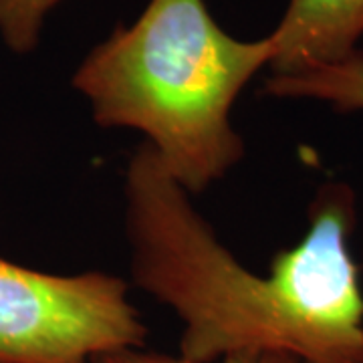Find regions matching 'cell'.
<instances>
[{"mask_svg":"<svg viewBox=\"0 0 363 363\" xmlns=\"http://www.w3.org/2000/svg\"><path fill=\"white\" fill-rule=\"evenodd\" d=\"M93 363H190L178 355H169L162 351H147L143 347H128V350L113 351L97 357ZM218 363H298L293 357L285 355H272V353H240L230 355Z\"/></svg>","mask_w":363,"mask_h":363,"instance_id":"cell-7","label":"cell"},{"mask_svg":"<svg viewBox=\"0 0 363 363\" xmlns=\"http://www.w3.org/2000/svg\"><path fill=\"white\" fill-rule=\"evenodd\" d=\"M272 75L329 65L362 49L363 0H289L271 33Z\"/></svg>","mask_w":363,"mask_h":363,"instance_id":"cell-4","label":"cell"},{"mask_svg":"<svg viewBox=\"0 0 363 363\" xmlns=\"http://www.w3.org/2000/svg\"><path fill=\"white\" fill-rule=\"evenodd\" d=\"M123 202L133 281L180 319L186 362L272 353L298 363H363L347 188L319 196L307 233L269 272L250 271L222 245L145 143L128 162Z\"/></svg>","mask_w":363,"mask_h":363,"instance_id":"cell-1","label":"cell"},{"mask_svg":"<svg viewBox=\"0 0 363 363\" xmlns=\"http://www.w3.org/2000/svg\"><path fill=\"white\" fill-rule=\"evenodd\" d=\"M145 333L116 274H49L0 257V363H93L143 347Z\"/></svg>","mask_w":363,"mask_h":363,"instance_id":"cell-3","label":"cell"},{"mask_svg":"<svg viewBox=\"0 0 363 363\" xmlns=\"http://www.w3.org/2000/svg\"><path fill=\"white\" fill-rule=\"evenodd\" d=\"M63 0H0V39L18 55L35 51L47 16Z\"/></svg>","mask_w":363,"mask_h":363,"instance_id":"cell-6","label":"cell"},{"mask_svg":"<svg viewBox=\"0 0 363 363\" xmlns=\"http://www.w3.org/2000/svg\"><path fill=\"white\" fill-rule=\"evenodd\" d=\"M272 55L271 35L236 39L204 0H150L87 52L71 83L101 128L140 131L172 178L200 194L245 156L233 107Z\"/></svg>","mask_w":363,"mask_h":363,"instance_id":"cell-2","label":"cell"},{"mask_svg":"<svg viewBox=\"0 0 363 363\" xmlns=\"http://www.w3.org/2000/svg\"><path fill=\"white\" fill-rule=\"evenodd\" d=\"M264 91L283 99H313L337 111H363V49L301 73L269 75Z\"/></svg>","mask_w":363,"mask_h":363,"instance_id":"cell-5","label":"cell"}]
</instances>
